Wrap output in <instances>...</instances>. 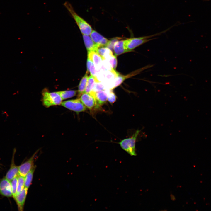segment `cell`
Wrapping results in <instances>:
<instances>
[{
	"instance_id": "cell-7",
	"label": "cell",
	"mask_w": 211,
	"mask_h": 211,
	"mask_svg": "<svg viewBox=\"0 0 211 211\" xmlns=\"http://www.w3.org/2000/svg\"><path fill=\"white\" fill-rule=\"evenodd\" d=\"M38 152L37 151L27 160L18 166L19 175L25 177L34 167L35 157Z\"/></svg>"
},
{
	"instance_id": "cell-26",
	"label": "cell",
	"mask_w": 211,
	"mask_h": 211,
	"mask_svg": "<svg viewBox=\"0 0 211 211\" xmlns=\"http://www.w3.org/2000/svg\"><path fill=\"white\" fill-rule=\"evenodd\" d=\"M107 92L108 101L111 103H114L116 100L117 97L112 89H106Z\"/></svg>"
},
{
	"instance_id": "cell-16",
	"label": "cell",
	"mask_w": 211,
	"mask_h": 211,
	"mask_svg": "<svg viewBox=\"0 0 211 211\" xmlns=\"http://www.w3.org/2000/svg\"><path fill=\"white\" fill-rule=\"evenodd\" d=\"M96 52L101 56L103 60H106L108 57L113 55L111 50L106 47H100Z\"/></svg>"
},
{
	"instance_id": "cell-18",
	"label": "cell",
	"mask_w": 211,
	"mask_h": 211,
	"mask_svg": "<svg viewBox=\"0 0 211 211\" xmlns=\"http://www.w3.org/2000/svg\"><path fill=\"white\" fill-rule=\"evenodd\" d=\"M36 167V166L35 165L24 177L25 187L28 189L31 183Z\"/></svg>"
},
{
	"instance_id": "cell-15",
	"label": "cell",
	"mask_w": 211,
	"mask_h": 211,
	"mask_svg": "<svg viewBox=\"0 0 211 211\" xmlns=\"http://www.w3.org/2000/svg\"><path fill=\"white\" fill-rule=\"evenodd\" d=\"M113 50L116 56L127 52L124 47V40L116 41L114 44Z\"/></svg>"
},
{
	"instance_id": "cell-8",
	"label": "cell",
	"mask_w": 211,
	"mask_h": 211,
	"mask_svg": "<svg viewBox=\"0 0 211 211\" xmlns=\"http://www.w3.org/2000/svg\"><path fill=\"white\" fill-rule=\"evenodd\" d=\"M0 195L7 198L13 197L10 181L5 177L0 180Z\"/></svg>"
},
{
	"instance_id": "cell-9",
	"label": "cell",
	"mask_w": 211,
	"mask_h": 211,
	"mask_svg": "<svg viewBox=\"0 0 211 211\" xmlns=\"http://www.w3.org/2000/svg\"><path fill=\"white\" fill-rule=\"evenodd\" d=\"M28 189L25 187L21 192L17 193L13 198L16 203L18 210L20 211H22L24 210Z\"/></svg>"
},
{
	"instance_id": "cell-4",
	"label": "cell",
	"mask_w": 211,
	"mask_h": 211,
	"mask_svg": "<svg viewBox=\"0 0 211 211\" xmlns=\"http://www.w3.org/2000/svg\"><path fill=\"white\" fill-rule=\"evenodd\" d=\"M140 130H137L132 136L125 139L119 143L122 148L131 156H136L135 143L137 137Z\"/></svg>"
},
{
	"instance_id": "cell-28",
	"label": "cell",
	"mask_w": 211,
	"mask_h": 211,
	"mask_svg": "<svg viewBox=\"0 0 211 211\" xmlns=\"http://www.w3.org/2000/svg\"><path fill=\"white\" fill-rule=\"evenodd\" d=\"M1 165H2V164H0V169L1 168Z\"/></svg>"
},
{
	"instance_id": "cell-17",
	"label": "cell",
	"mask_w": 211,
	"mask_h": 211,
	"mask_svg": "<svg viewBox=\"0 0 211 211\" xmlns=\"http://www.w3.org/2000/svg\"><path fill=\"white\" fill-rule=\"evenodd\" d=\"M87 73H86L85 75L81 79L78 86V97H80L82 94L85 92L88 80Z\"/></svg>"
},
{
	"instance_id": "cell-14",
	"label": "cell",
	"mask_w": 211,
	"mask_h": 211,
	"mask_svg": "<svg viewBox=\"0 0 211 211\" xmlns=\"http://www.w3.org/2000/svg\"><path fill=\"white\" fill-rule=\"evenodd\" d=\"M84 43L88 52H96L97 49L100 47L95 43L89 35H83Z\"/></svg>"
},
{
	"instance_id": "cell-5",
	"label": "cell",
	"mask_w": 211,
	"mask_h": 211,
	"mask_svg": "<svg viewBox=\"0 0 211 211\" xmlns=\"http://www.w3.org/2000/svg\"><path fill=\"white\" fill-rule=\"evenodd\" d=\"M61 105L77 113L84 112L86 110V106L80 99L70 100L62 102Z\"/></svg>"
},
{
	"instance_id": "cell-23",
	"label": "cell",
	"mask_w": 211,
	"mask_h": 211,
	"mask_svg": "<svg viewBox=\"0 0 211 211\" xmlns=\"http://www.w3.org/2000/svg\"><path fill=\"white\" fill-rule=\"evenodd\" d=\"M24 187V177L19 175L18 177V185L16 194L21 192Z\"/></svg>"
},
{
	"instance_id": "cell-22",
	"label": "cell",
	"mask_w": 211,
	"mask_h": 211,
	"mask_svg": "<svg viewBox=\"0 0 211 211\" xmlns=\"http://www.w3.org/2000/svg\"><path fill=\"white\" fill-rule=\"evenodd\" d=\"M106 89V87L103 82L96 81L91 92L95 93Z\"/></svg>"
},
{
	"instance_id": "cell-13",
	"label": "cell",
	"mask_w": 211,
	"mask_h": 211,
	"mask_svg": "<svg viewBox=\"0 0 211 211\" xmlns=\"http://www.w3.org/2000/svg\"><path fill=\"white\" fill-rule=\"evenodd\" d=\"M95 97L98 104L100 106L106 103L108 100V95L106 90L96 92H91L89 93Z\"/></svg>"
},
{
	"instance_id": "cell-11",
	"label": "cell",
	"mask_w": 211,
	"mask_h": 211,
	"mask_svg": "<svg viewBox=\"0 0 211 211\" xmlns=\"http://www.w3.org/2000/svg\"><path fill=\"white\" fill-rule=\"evenodd\" d=\"M90 35L93 42L99 47H106L109 42L110 40L94 30H92Z\"/></svg>"
},
{
	"instance_id": "cell-6",
	"label": "cell",
	"mask_w": 211,
	"mask_h": 211,
	"mask_svg": "<svg viewBox=\"0 0 211 211\" xmlns=\"http://www.w3.org/2000/svg\"><path fill=\"white\" fill-rule=\"evenodd\" d=\"M83 104L90 110L99 108L100 106L97 103L94 96L89 93H84L80 97Z\"/></svg>"
},
{
	"instance_id": "cell-21",
	"label": "cell",
	"mask_w": 211,
	"mask_h": 211,
	"mask_svg": "<svg viewBox=\"0 0 211 211\" xmlns=\"http://www.w3.org/2000/svg\"><path fill=\"white\" fill-rule=\"evenodd\" d=\"M95 81V78L93 76H91L88 77L84 93H90L91 92Z\"/></svg>"
},
{
	"instance_id": "cell-19",
	"label": "cell",
	"mask_w": 211,
	"mask_h": 211,
	"mask_svg": "<svg viewBox=\"0 0 211 211\" xmlns=\"http://www.w3.org/2000/svg\"><path fill=\"white\" fill-rule=\"evenodd\" d=\"M132 76L130 73L126 75H121L118 73L115 79L114 88L120 85L126 79Z\"/></svg>"
},
{
	"instance_id": "cell-3",
	"label": "cell",
	"mask_w": 211,
	"mask_h": 211,
	"mask_svg": "<svg viewBox=\"0 0 211 211\" xmlns=\"http://www.w3.org/2000/svg\"><path fill=\"white\" fill-rule=\"evenodd\" d=\"M42 95L43 104L47 108L61 104L62 100L58 91L50 92L45 89L42 91Z\"/></svg>"
},
{
	"instance_id": "cell-20",
	"label": "cell",
	"mask_w": 211,
	"mask_h": 211,
	"mask_svg": "<svg viewBox=\"0 0 211 211\" xmlns=\"http://www.w3.org/2000/svg\"><path fill=\"white\" fill-rule=\"evenodd\" d=\"M77 91L76 90H66L58 91L62 100H65L72 98L76 95Z\"/></svg>"
},
{
	"instance_id": "cell-2",
	"label": "cell",
	"mask_w": 211,
	"mask_h": 211,
	"mask_svg": "<svg viewBox=\"0 0 211 211\" xmlns=\"http://www.w3.org/2000/svg\"><path fill=\"white\" fill-rule=\"evenodd\" d=\"M162 32L149 36L132 38L124 40V47L127 52L133 51L135 48L153 39L150 38L159 35Z\"/></svg>"
},
{
	"instance_id": "cell-1",
	"label": "cell",
	"mask_w": 211,
	"mask_h": 211,
	"mask_svg": "<svg viewBox=\"0 0 211 211\" xmlns=\"http://www.w3.org/2000/svg\"><path fill=\"white\" fill-rule=\"evenodd\" d=\"M64 5L74 19L82 35H90L92 31L90 25L75 12L70 3L66 2Z\"/></svg>"
},
{
	"instance_id": "cell-27",
	"label": "cell",
	"mask_w": 211,
	"mask_h": 211,
	"mask_svg": "<svg viewBox=\"0 0 211 211\" xmlns=\"http://www.w3.org/2000/svg\"><path fill=\"white\" fill-rule=\"evenodd\" d=\"M120 38H112L110 40L109 42L106 47L108 48L111 50H112L113 49V46L115 42L116 41L119 40Z\"/></svg>"
},
{
	"instance_id": "cell-25",
	"label": "cell",
	"mask_w": 211,
	"mask_h": 211,
	"mask_svg": "<svg viewBox=\"0 0 211 211\" xmlns=\"http://www.w3.org/2000/svg\"><path fill=\"white\" fill-rule=\"evenodd\" d=\"M106 60L109 63L113 69H116L117 64V61L116 55L113 54L109 57Z\"/></svg>"
},
{
	"instance_id": "cell-24",
	"label": "cell",
	"mask_w": 211,
	"mask_h": 211,
	"mask_svg": "<svg viewBox=\"0 0 211 211\" xmlns=\"http://www.w3.org/2000/svg\"><path fill=\"white\" fill-rule=\"evenodd\" d=\"M18 177V176L15 177L10 181L13 198L15 196L17 193Z\"/></svg>"
},
{
	"instance_id": "cell-12",
	"label": "cell",
	"mask_w": 211,
	"mask_h": 211,
	"mask_svg": "<svg viewBox=\"0 0 211 211\" xmlns=\"http://www.w3.org/2000/svg\"><path fill=\"white\" fill-rule=\"evenodd\" d=\"M88 57L93 62L96 69L99 72L103 60L101 56L96 52L93 51L88 52Z\"/></svg>"
},
{
	"instance_id": "cell-10",
	"label": "cell",
	"mask_w": 211,
	"mask_h": 211,
	"mask_svg": "<svg viewBox=\"0 0 211 211\" xmlns=\"http://www.w3.org/2000/svg\"><path fill=\"white\" fill-rule=\"evenodd\" d=\"M15 153V150H14L13 153L10 168L5 177L10 181L19 175L18 166L16 165L14 162Z\"/></svg>"
}]
</instances>
